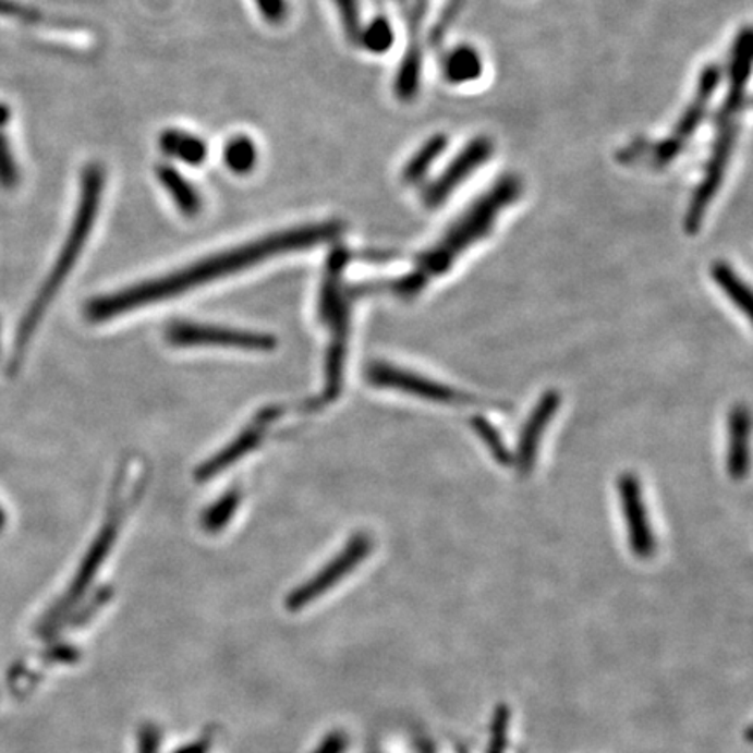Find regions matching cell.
Segmentation results:
<instances>
[{
  "mask_svg": "<svg viewBox=\"0 0 753 753\" xmlns=\"http://www.w3.org/2000/svg\"><path fill=\"white\" fill-rule=\"evenodd\" d=\"M712 276H714L715 283L719 284L720 290L731 299L732 304L737 305L741 313L750 316L752 295H750L749 287L741 281L740 276L732 270V267L726 262H717L712 267Z\"/></svg>",
  "mask_w": 753,
  "mask_h": 753,
  "instance_id": "22",
  "label": "cell"
},
{
  "mask_svg": "<svg viewBox=\"0 0 753 753\" xmlns=\"http://www.w3.org/2000/svg\"><path fill=\"white\" fill-rule=\"evenodd\" d=\"M4 525H5V513H4V510H2V508H0V531H2V529H4Z\"/></svg>",
  "mask_w": 753,
  "mask_h": 753,
  "instance_id": "33",
  "label": "cell"
},
{
  "mask_svg": "<svg viewBox=\"0 0 753 753\" xmlns=\"http://www.w3.org/2000/svg\"><path fill=\"white\" fill-rule=\"evenodd\" d=\"M494 142L487 136H476L464 145L461 153L453 157L449 166L441 171L424 191V203L427 208H438L452 196V192L466 182L471 174L478 171L493 157Z\"/></svg>",
  "mask_w": 753,
  "mask_h": 753,
  "instance_id": "8",
  "label": "cell"
},
{
  "mask_svg": "<svg viewBox=\"0 0 753 753\" xmlns=\"http://www.w3.org/2000/svg\"><path fill=\"white\" fill-rule=\"evenodd\" d=\"M753 60V34L750 28L741 31L737 40L732 44L731 65H729L728 96L720 105L717 118H715V138L712 144L711 159L706 162L702 183L694 191L693 199L689 203L684 227L688 234H696L702 229L708 206L722 187L724 179L728 173L732 153L737 147L738 133H740V118L745 110L746 86L752 74Z\"/></svg>",
  "mask_w": 753,
  "mask_h": 753,
  "instance_id": "2",
  "label": "cell"
},
{
  "mask_svg": "<svg viewBox=\"0 0 753 753\" xmlns=\"http://www.w3.org/2000/svg\"><path fill=\"white\" fill-rule=\"evenodd\" d=\"M372 551V539L366 534H357L349 541L337 558H333L313 580L302 584L301 588L288 597L287 606L290 610H301L311 606L316 598L321 597L328 590L344 580L349 572L354 571Z\"/></svg>",
  "mask_w": 753,
  "mask_h": 753,
  "instance_id": "7",
  "label": "cell"
},
{
  "mask_svg": "<svg viewBox=\"0 0 753 753\" xmlns=\"http://www.w3.org/2000/svg\"><path fill=\"white\" fill-rule=\"evenodd\" d=\"M471 426L475 427L479 440L487 445L493 458L502 466H510L513 462V453L506 447L505 438H502L501 433L497 432V427L488 423L487 418L482 417V415L471 418Z\"/></svg>",
  "mask_w": 753,
  "mask_h": 753,
  "instance_id": "25",
  "label": "cell"
},
{
  "mask_svg": "<svg viewBox=\"0 0 753 753\" xmlns=\"http://www.w3.org/2000/svg\"><path fill=\"white\" fill-rule=\"evenodd\" d=\"M357 44L374 54L388 52L394 44V31L388 17H375L368 25L363 26Z\"/></svg>",
  "mask_w": 753,
  "mask_h": 753,
  "instance_id": "24",
  "label": "cell"
},
{
  "mask_svg": "<svg viewBox=\"0 0 753 753\" xmlns=\"http://www.w3.org/2000/svg\"><path fill=\"white\" fill-rule=\"evenodd\" d=\"M257 145L246 135L234 136L223 148V161L235 174H248L257 165Z\"/></svg>",
  "mask_w": 753,
  "mask_h": 753,
  "instance_id": "23",
  "label": "cell"
},
{
  "mask_svg": "<svg viewBox=\"0 0 753 753\" xmlns=\"http://www.w3.org/2000/svg\"><path fill=\"white\" fill-rule=\"evenodd\" d=\"M8 118H9L8 109H4V107H0V124H2V122L8 121Z\"/></svg>",
  "mask_w": 753,
  "mask_h": 753,
  "instance_id": "32",
  "label": "cell"
},
{
  "mask_svg": "<svg viewBox=\"0 0 753 753\" xmlns=\"http://www.w3.org/2000/svg\"><path fill=\"white\" fill-rule=\"evenodd\" d=\"M121 506L116 505V508H113V513L110 514L109 522L105 523V527L101 529L100 536L96 537L92 548H89V551H87L83 566L78 567L74 583H72V586H70L65 597L61 598L60 604H58V606L52 609L51 615H49V624L57 623L58 619L63 618L66 610H69L70 607H74L75 604H77L78 598H81V595L86 592L87 586H89L93 578H95L96 571H98V569L101 567V563L105 562V557L109 555L113 541H116V536H118L119 523H121Z\"/></svg>",
  "mask_w": 753,
  "mask_h": 753,
  "instance_id": "9",
  "label": "cell"
},
{
  "mask_svg": "<svg viewBox=\"0 0 753 753\" xmlns=\"http://www.w3.org/2000/svg\"><path fill=\"white\" fill-rule=\"evenodd\" d=\"M722 81V72L717 65H706L697 78L696 92L689 101L684 112L677 121L676 127L667 138H663L658 145H654L651 150V165L654 168H665L676 161L682 154L689 142L696 135V131L705 121L708 107L714 100L715 93L719 89Z\"/></svg>",
  "mask_w": 753,
  "mask_h": 753,
  "instance_id": "5",
  "label": "cell"
},
{
  "mask_svg": "<svg viewBox=\"0 0 753 753\" xmlns=\"http://www.w3.org/2000/svg\"><path fill=\"white\" fill-rule=\"evenodd\" d=\"M484 72V63L479 58L478 51L471 46H459L445 57L444 77L450 84H466L476 78Z\"/></svg>",
  "mask_w": 753,
  "mask_h": 753,
  "instance_id": "21",
  "label": "cell"
},
{
  "mask_svg": "<svg viewBox=\"0 0 753 753\" xmlns=\"http://www.w3.org/2000/svg\"><path fill=\"white\" fill-rule=\"evenodd\" d=\"M560 406V392H545L537 401L536 409L532 410L531 417L523 426L520 435L519 453H517V464L522 475H529L536 464L537 452H539L541 438L548 424L551 423L555 412Z\"/></svg>",
  "mask_w": 753,
  "mask_h": 753,
  "instance_id": "13",
  "label": "cell"
},
{
  "mask_svg": "<svg viewBox=\"0 0 753 753\" xmlns=\"http://www.w3.org/2000/svg\"><path fill=\"white\" fill-rule=\"evenodd\" d=\"M241 494L240 490H229L223 494L214 506H209L208 510L203 514V527L208 532H218L226 527L232 514L240 506Z\"/></svg>",
  "mask_w": 753,
  "mask_h": 753,
  "instance_id": "26",
  "label": "cell"
},
{
  "mask_svg": "<svg viewBox=\"0 0 753 753\" xmlns=\"http://www.w3.org/2000/svg\"><path fill=\"white\" fill-rule=\"evenodd\" d=\"M366 380L374 386H379V388L398 389V391L406 392L412 397L438 401V403H452V401L461 400V394L449 386L426 379L423 375L401 371L397 366L386 365L382 362H374L366 366Z\"/></svg>",
  "mask_w": 753,
  "mask_h": 753,
  "instance_id": "10",
  "label": "cell"
},
{
  "mask_svg": "<svg viewBox=\"0 0 753 753\" xmlns=\"http://www.w3.org/2000/svg\"><path fill=\"white\" fill-rule=\"evenodd\" d=\"M449 147V136L444 133H436L429 136L424 142L423 147L418 148L414 156L410 157L405 168H403V182L414 185V183L423 182L426 174L429 173L436 161L440 159L441 154Z\"/></svg>",
  "mask_w": 753,
  "mask_h": 753,
  "instance_id": "20",
  "label": "cell"
},
{
  "mask_svg": "<svg viewBox=\"0 0 753 753\" xmlns=\"http://www.w3.org/2000/svg\"><path fill=\"white\" fill-rule=\"evenodd\" d=\"M328 325H331L333 337H331L327 354V386H325V392H323V398L319 400V405L336 400L340 394V388H342L345 349H348L349 339V307L345 302L340 305Z\"/></svg>",
  "mask_w": 753,
  "mask_h": 753,
  "instance_id": "15",
  "label": "cell"
},
{
  "mask_svg": "<svg viewBox=\"0 0 753 753\" xmlns=\"http://www.w3.org/2000/svg\"><path fill=\"white\" fill-rule=\"evenodd\" d=\"M619 497H621V508H623L633 551L639 557H649L654 549L653 532H651L647 511H645L641 482L632 473H624L619 478Z\"/></svg>",
  "mask_w": 753,
  "mask_h": 753,
  "instance_id": "12",
  "label": "cell"
},
{
  "mask_svg": "<svg viewBox=\"0 0 753 753\" xmlns=\"http://www.w3.org/2000/svg\"><path fill=\"white\" fill-rule=\"evenodd\" d=\"M166 339L180 348L223 345V348L244 349V351H272L278 344V340L269 333L187 321L171 323L170 327L166 328Z\"/></svg>",
  "mask_w": 753,
  "mask_h": 753,
  "instance_id": "6",
  "label": "cell"
},
{
  "mask_svg": "<svg viewBox=\"0 0 753 753\" xmlns=\"http://www.w3.org/2000/svg\"><path fill=\"white\" fill-rule=\"evenodd\" d=\"M349 262V252L344 248H337L328 258L327 279L323 283L321 293H319V316L323 321L330 323L333 314L337 313L340 305L344 304V296H342V272Z\"/></svg>",
  "mask_w": 753,
  "mask_h": 753,
  "instance_id": "18",
  "label": "cell"
},
{
  "mask_svg": "<svg viewBox=\"0 0 753 753\" xmlns=\"http://www.w3.org/2000/svg\"><path fill=\"white\" fill-rule=\"evenodd\" d=\"M426 0H421L417 11L412 17V34H410L409 49L398 66L394 78V93L401 101H412L417 96L423 74V40H421V25H423Z\"/></svg>",
  "mask_w": 753,
  "mask_h": 753,
  "instance_id": "14",
  "label": "cell"
},
{
  "mask_svg": "<svg viewBox=\"0 0 753 753\" xmlns=\"http://www.w3.org/2000/svg\"><path fill=\"white\" fill-rule=\"evenodd\" d=\"M159 147L166 156L174 157L185 165L197 166L205 162L208 145L201 136L182 130H165L159 136Z\"/></svg>",
  "mask_w": 753,
  "mask_h": 753,
  "instance_id": "19",
  "label": "cell"
},
{
  "mask_svg": "<svg viewBox=\"0 0 753 753\" xmlns=\"http://www.w3.org/2000/svg\"><path fill=\"white\" fill-rule=\"evenodd\" d=\"M142 753H157V734L153 729L145 731L142 737Z\"/></svg>",
  "mask_w": 753,
  "mask_h": 753,
  "instance_id": "31",
  "label": "cell"
},
{
  "mask_svg": "<svg viewBox=\"0 0 753 753\" xmlns=\"http://www.w3.org/2000/svg\"><path fill=\"white\" fill-rule=\"evenodd\" d=\"M281 414H283V409H279V406H267V409L260 410V414L255 417L253 424H250L235 440H232L231 444L227 445L226 449L215 453L214 458L197 467V482L215 478L223 470L231 467L234 462L244 458L246 453L257 449V445L260 444L262 438L266 435L267 427L275 423L276 418H279Z\"/></svg>",
  "mask_w": 753,
  "mask_h": 753,
  "instance_id": "11",
  "label": "cell"
},
{
  "mask_svg": "<svg viewBox=\"0 0 753 753\" xmlns=\"http://www.w3.org/2000/svg\"><path fill=\"white\" fill-rule=\"evenodd\" d=\"M156 173L157 179L161 182L165 191L170 194L180 214L185 215V217H196L201 214L203 199H201L199 192L179 170H174L173 166L159 165Z\"/></svg>",
  "mask_w": 753,
  "mask_h": 753,
  "instance_id": "17",
  "label": "cell"
},
{
  "mask_svg": "<svg viewBox=\"0 0 753 753\" xmlns=\"http://www.w3.org/2000/svg\"><path fill=\"white\" fill-rule=\"evenodd\" d=\"M255 4L266 22L281 23L287 17V0H255Z\"/></svg>",
  "mask_w": 753,
  "mask_h": 753,
  "instance_id": "30",
  "label": "cell"
},
{
  "mask_svg": "<svg viewBox=\"0 0 753 753\" xmlns=\"http://www.w3.org/2000/svg\"><path fill=\"white\" fill-rule=\"evenodd\" d=\"M339 11L340 23L344 26L348 39L357 42L360 32H362V17H360V2L357 0H333Z\"/></svg>",
  "mask_w": 753,
  "mask_h": 753,
  "instance_id": "28",
  "label": "cell"
},
{
  "mask_svg": "<svg viewBox=\"0 0 753 753\" xmlns=\"http://www.w3.org/2000/svg\"><path fill=\"white\" fill-rule=\"evenodd\" d=\"M344 231L342 222L314 223V226L296 227L288 231L276 232L264 240L244 244L240 248L218 253L214 257L197 262L187 269L179 270L165 278L154 279L147 283L112 293V295L98 296L87 302L86 316L89 321L101 323L130 313L153 302L165 301L171 296L185 293L201 284L211 283L215 279L234 275L240 270L248 269L258 262L283 255V253L296 252V250L313 248L316 244L328 243L336 240Z\"/></svg>",
  "mask_w": 753,
  "mask_h": 753,
  "instance_id": "1",
  "label": "cell"
},
{
  "mask_svg": "<svg viewBox=\"0 0 753 753\" xmlns=\"http://www.w3.org/2000/svg\"><path fill=\"white\" fill-rule=\"evenodd\" d=\"M522 194V182L514 174H505L494 183L490 191L485 192L476 203L462 214L458 222H453L444 240L435 244L429 252L418 258L417 269L406 278L398 279L389 284L392 292L401 296H412L426 287L429 278L444 275L449 270L452 262L471 244L482 240L493 231L497 217L502 209L513 205Z\"/></svg>",
  "mask_w": 753,
  "mask_h": 753,
  "instance_id": "3",
  "label": "cell"
},
{
  "mask_svg": "<svg viewBox=\"0 0 753 753\" xmlns=\"http://www.w3.org/2000/svg\"><path fill=\"white\" fill-rule=\"evenodd\" d=\"M104 189V166L96 165V162L87 165L84 168L83 177H81V194H78V205L74 222L70 227L69 235H66L65 244L61 248L57 264L52 266L51 272H49L39 292L35 295L34 302H32L31 307L23 316L22 323H20L16 340H14L13 357H11V363H9V374H13V372L17 371V366L22 365L26 345L31 344L32 337H34L35 330L39 327L40 319L44 318V314L48 311L52 299L57 296L61 284L65 283L70 270L74 269L75 262L81 257V252L86 246L87 238L92 234L96 217L100 214Z\"/></svg>",
  "mask_w": 753,
  "mask_h": 753,
  "instance_id": "4",
  "label": "cell"
},
{
  "mask_svg": "<svg viewBox=\"0 0 753 753\" xmlns=\"http://www.w3.org/2000/svg\"><path fill=\"white\" fill-rule=\"evenodd\" d=\"M729 473L732 478L743 479L749 473L750 414L745 406H737L729 418Z\"/></svg>",
  "mask_w": 753,
  "mask_h": 753,
  "instance_id": "16",
  "label": "cell"
},
{
  "mask_svg": "<svg viewBox=\"0 0 753 753\" xmlns=\"http://www.w3.org/2000/svg\"><path fill=\"white\" fill-rule=\"evenodd\" d=\"M20 183V170L5 135L0 133V187L14 189Z\"/></svg>",
  "mask_w": 753,
  "mask_h": 753,
  "instance_id": "27",
  "label": "cell"
},
{
  "mask_svg": "<svg viewBox=\"0 0 753 753\" xmlns=\"http://www.w3.org/2000/svg\"><path fill=\"white\" fill-rule=\"evenodd\" d=\"M0 16L20 20V22L25 23H35L40 20L37 11L26 8V5L17 4V2H13V0H0Z\"/></svg>",
  "mask_w": 753,
  "mask_h": 753,
  "instance_id": "29",
  "label": "cell"
}]
</instances>
